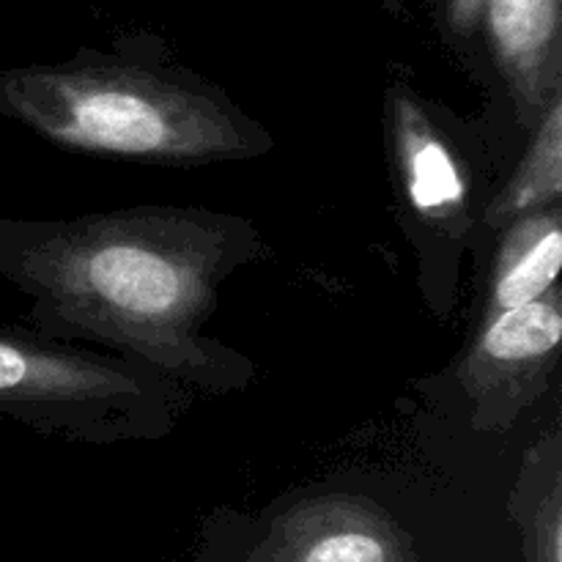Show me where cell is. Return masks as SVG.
Wrapping results in <instances>:
<instances>
[{
  "label": "cell",
  "instance_id": "obj_1",
  "mask_svg": "<svg viewBox=\"0 0 562 562\" xmlns=\"http://www.w3.org/2000/svg\"><path fill=\"white\" fill-rule=\"evenodd\" d=\"M267 252L241 214L132 206L71 220L0 214V280L31 300L33 333L102 346L190 393H241L256 362L203 327L220 285Z\"/></svg>",
  "mask_w": 562,
  "mask_h": 562
},
{
  "label": "cell",
  "instance_id": "obj_2",
  "mask_svg": "<svg viewBox=\"0 0 562 562\" xmlns=\"http://www.w3.org/2000/svg\"><path fill=\"white\" fill-rule=\"evenodd\" d=\"M0 115L64 151L157 168L241 162L274 148L206 77L99 53L3 69Z\"/></svg>",
  "mask_w": 562,
  "mask_h": 562
},
{
  "label": "cell",
  "instance_id": "obj_3",
  "mask_svg": "<svg viewBox=\"0 0 562 562\" xmlns=\"http://www.w3.org/2000/svg\"><path fill=\"white\" fill-rule=\"evenodd\" d=\"M192 395L119 355L0 324V417L77 445L154 442L176 431Z\"/></svg>",
  "mask_w": 562,
  "mask_h": 562
},
{
  "label": "cell",
  "instance_id": "obj_4",
  "mask_svg": "<svg viewBox=\"0 0 562 562\" xmlns=\"http://www.w3.org/2000/svg\"><path fill=\"white\" fill-rule=\"evenodd\" d=\"M562 344V289L486 318L459 362L461 390L472 404V426L503 434L549 390Z\"/></svg>",
  "mask_w": 562,
  "mask_h": 562
},
{
  "label": "cell",
  "instance_id": "obj_5",
  "mask_svg": "<svg viewBox=\"0 0 562 562\" xmlns=\"http://www.w3.org/2000/svg\"><path fill=\"white\" fill-rule=\"evenodd\" d=\"M390 137L412 212L431 231L448 236L470 234V187L464 168L420 99L404 86L390 88Z\"/></svg>",
  "mask_w": 562,
  "mask_h": 562
},
{
  "label": "cell",
  "instance_id": "obj_6",
  "mask_svg": "<svg viewBox=\"0 0 562 562\" xmlns=\"http://www.w3.org/2000/svg\"><path fill=\"white\" fill-rule=\"evenodd\" d=\"M488 42L527 126L562 91L560 0H483Z\"/></svg>",
  "mask_w": 562,
  "mask_h": 562
},
{
  "label": "cell",
  "instance_id": "obj_7",
  "mask_svg": "<svg viewBox=\"0 0 562 562\" xmlns=\"http://www.w3.org/2000/svg\"><path fill=\"white\" fill-rule=\"evenodd\" d=\"M562 267V214L560 206L525 214L505 225L503 245L494 256L483 322L497 313L519 307L558 285Z\"/></svg>",
  "mask_w": 562,
  "mask_h": 562
},
{
  "label": "cell",
  "instance_id": "obj_8",
  "mask_svg": "<svg viewBox=\"0 0 562 562\" xmlns=\"http://www.w3.org/2000/svg\"><path fill=\"white\" fill-rule=\"evenodd\" d=\"M562 198V91L552 97L536 124L530 148L508 184L494 195L483 220L492 228H505L516 217L560 206Z\"/></svg>",
  "mask_w": 562,
  "mask_h": 562
},
{
  "label": "cell",
  "instance_id": "obj_9",
  "mask_svg": "<svg viewBox=\"0 0 562 562\" xmlns=\"http://www.w3.org/2000/svg\"><path fill=\"white\" fill-rule=\"evenodd\" d=\"M387 543L371 527H338L322 532L302 562H387Z\"/></svg>",
  "mask_w": 562,
  "mask_h": 562
},
{
  "label": "cell",
  "instance_id": "obj_10",
  "mask_svg": "<svg viewBox=\"0 0 562 562\" xmlns=\"http://www.w3.org/2000/svg\"><path fill=\"white\" fill-rule=\"evenodd\" d=\"M481 11L483 0H450V25L461 33L472 31L477 25V20H481Z\"/></svg>",
  "mask_w": 562,
  "mask_h": 562
}]
</instances>
